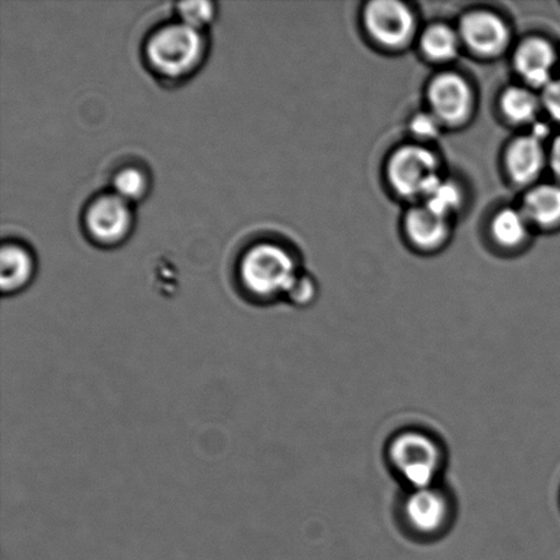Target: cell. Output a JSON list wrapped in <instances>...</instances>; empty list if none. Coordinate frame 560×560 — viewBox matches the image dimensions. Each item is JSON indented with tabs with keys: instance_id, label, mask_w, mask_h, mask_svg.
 <instances>
[{
	"instance_id": "cell-1",
	"label": "cell",
	"mask_w": 560,
	"mask_h": 560,
	"mask_svg": "<svg viewBox=\"0 0 560 560\" xmlns=\"http://www.w3.org/2000/svg\"><path fill=\"white\" fill-rule=\"evenodd\" d=\"M205 31L180 21L167 22L147 37L144 59L159 79L184 80L195 73L206 58Z\"/></svg>"
},
{
	"instance_id": "cell-2",
	"label": "cell",
	"mask_w": 560,
	"mask_h": 560,
	"mask_svg": "<svg viewBox=\"0 0 560 560\" xmlns=\"http://www.w3.org/2000/svg\"><path fill=\"white\" fill-rule=\"evenodd\" d=\"M299 270L283 245L265 241L244 252L238 265L241 289L252 301L270 302L288 294Z\"/></svg>"
},
{
	"instance_id": "cell-3",
	"label": "cell",
	"mask_w": 560,
	"mask_h": 560,
	"mask_svg": "<svg viewBox=\"0 0 560 560\" xmlns=\"http://www.w3.org/2000/svg\"><path fill=\"white\" fill-rule=\"evenodd\" d=\"M387 457L410 490L436 486L444 468L443 447L430 433L419 430L397 433L388 444Z\"/></svg>"
},
{
	"instance_id": "cell-4",
	"label": "cell",
	"mask_w": 560,
	"mask_h": 560,
	"mask_svg": "<svg viewBox=\"0 0 560 560\" xmlns=\"http://www.w3.org/2000/svg\"><path fill=\"white\" fill-rule=\"evenodd\" d=\"M133 224V205L113 190L92 197L82 212V228L86 237L102 248L122 244L128 240Z\"/></svg>"
},
{
	"instance_id": "cell-5",
	"label": "cell",
	"mask_w": 560,
	"mask_h": 560,
	"mask_svg": "<svg viewBox=\"0 0 560 560\" xmlns=\"http://www.w3.org/2000/svg\"><path fill=\"white\" fill-rule=\"evenodd\" d=\"M435 152L422 145H405L393 153L387 166L389 185L405 199H424L442 178Z\"/></svg>"
},
{
	"instance_id": "cell-6",
	"label": "cell",
	"mask_w": 560,
	"mask_h": 560,
	"mask_svg": "<svg viewBox=\"0 0 560 560\" xmlns=\"http://www.w3.org/2000/svg\"><path fill=\"white\" fill-rule=\"evenodd\" d=\"M405 525L419 537H438L448 529L453 503L438 486L410 490L402 504Z\"/></svg>"
},
{
	"instance_id": "cell-7",
	"label": "cell",
	"mask_w": 560,
	"mask_h": 560,
	"mask_svg": "<svg viewBox=\"0 0 560 560\" xmlns=\"http://www.w3.org/2000/svg\"><path fill=\"white\" fill-rule=\"evenodd\" d=\"M364 26L373 42L386 48H399L413 37L416 19L413 11L397 0H375L366 4Z\"/></svg>"
},
{
	"instance_id": "cell-8",
	"label": "cell",
	"mask_w": 560,
	"mask_h": 560,
	"mask_svg": "<svg viewBox=\"0 0 560 560\" xmlns=\"http://www.w3.org/2000/svg\"><path fill=\"white\" fill-rule=\"evenodd\" d=\"M474 91L463 75L442 73L428 86L431 113L442 124L458 125L470 117L474 109Z\"/></svg>"
},
{
	"instance_id": "cell-9",
	"label": "cell",
	"mask_w": 560,
	"mask_h": 560,
	"mask_svg": "<svg viewBox=\"0 0 560 560\" xmlns=\"http://www.w3.org/2000/svg\"><path fill=\"white\" fill-rule=\"evenodd\" d=\"M460 42L480 57H497L509 43V27L501 16L488 10H475L459 22Z\"/></svg>"
},
{
	"instance_id": "cell-10",
	"label": "cell",
	"mask_w": 560,
	"mask_h": 560,
	"mask_svg": "<svg viewBox=\"0 0 560 560\" xmlns=\"http://www.w3.org/2000/svg\"><path fill=\"white\" fill-rule=\"evenodd\" d=\"M558 62L556 47L546 38L530 37L515 49L514 68L530 88H545L553 79Z\"/></svg>"
},
{
	"instance_id": "cell-11",
	"label": "cell",
	"mask_w": 560,
	"mask_h": 560,
	"mask_svg": "<svg viewBox=\"0 0 560 560\" xmlns=\"http://www.w3.org/2000/svg\"><path fill=\"white\" fill-rule=\"evenodd\" d=\"M504 163L515 184L535 183L548 164L545 141L534 133L518 137L508 147Z\"/></svg>"
},
{
	"instance_id": "cell-12",
	"label": "cell",
	"mask_w": 560,
	"mask_h": 560,
	"mask_svg": "<svg viewBox=\"0 0 560 560\" xmlns=\"http://www.w3.org/2000/svg\"><path fill=\"white\" fill-rule=\"evenodd\" d=\"M36 273L35 255L19 241H4L0 249V289L14 295L30 285Z\"/></svg>"
},
{
	"instance_id": "cell-13",
	"label": "cell",
	"mask_w": 560,
	"mask_h": 560,
	"mask_svg": "<svg viewBox=\"0 0 560 560\" xmlns=\"http://www.w3.org/2000/svg\"><path fill=\"white\" fill-rule=\"evenodd\" d=\"M405 232L417 248L435 249L448 237V219L425 205L416 206L406 213Z\"/></svg>"
},
{
	"instance_id": "cell-14",
	"label": "cell",
	"mask_w": 560,
	"mask_h": 560,
	"mask_svg": "<svg viewBox=\"0 0 560 560\" xmlns=\"http://www.w3.org/2000/svg\"><path fill=\"white\" fill-rule=\"evenodd\" d=\"M530 226L546 230L560 226V184H541L526 191L523 208Z\"/></svg>"
},
{
	"instance_id": "cell-15",
	"label": "cell",
	"mask_w": 560,
	"mask_h": 560,
	"mask_svg": "<svg viewBox=\"0 0 560 560\" xmlns=\"http://www.w3.org/2000/svg\"><path fill=\"white\" fill-rule=\"evenodd\" d=\"M530 223L521 210L503 208L493 217L491 234L493 241L504 249H515L528 240Z\"/></svg>"
},
{
	"instance_id": "cell-16",
	"label": "cell",
	"mask_w": 560,
	"mask_h": 560,
	"mask_svg": "<svg viewBox=\"0 0 560 560\" xmlns=\"http://www.w3.org/2000/svg\"><path fill=\"white\" fill-rule=\"evenodd\" d=\"M460 37L453 27L443 24L431 25L421 35L420 47L433 62H448L457 57Z\"/></svg>"
},
{
	"instance_id": "cell-17",
	"label": "cell",
	"mask_w": 560,
	"mask_h": 560,
	"mask_svg": "<svg viewBox=\"0 0 560 560\" xmlns=\"http://www.w3.org/2000/svg\"><path fill=\"white\" fill-rule=\"evenodd\" d=\"M541 107V98L525 86H510L502 93L501 109L510 122L523 125L535 120Z\"/></svg>"
},
{
	"instance_id": "cell-18",
	"label": "cell",
	"mask_w": 560,
	"mask_h": 560,
	"mask_svg": "<svg viewBox=\"0 0 560 560\" xmlns=\"http://www.w3.org/2000/svg\"><path fill=\"white\" fill-rule=\"evenodd\" d=\"M151 188V178L140 164H126L114 173L112 190L130 205L145 199Z\"/></svg>"
},
{
	"instance_id": "cell-19",
	"label": "cell",
	"mask_w": 560,
	"mask_h": 560,
	"mask_svg": "<svg viewBox=\"0 0 560 560\" xmlns=\"http://www.w3.org/2000/svg\"><path fill=\"white\" fill-rule=\"evenodd\" d=\"M463 200V190L452 179L441 178L422 199V205L430 207L439 215L450 219L459 210Z\"/></svg>"
},
{
	"instance_id": "cell-20",
	"label": "cell",
	"mask_w": 560,
	"mask_h": 560,
	"mask_svg": "<svg viewBox=\"0 0 560 560\" xmlns=\"http://www.w3.org/2000/svg\"><path fill=\"white\" fill-rule=\"evenodd\" d=\"M175 13L178 21L195 27V30L205 31L217 15V4L210 0H197V2H180L175 4Z\"/></svg>"
},
{
	"instance_id": "cell-21",
	"label": "cell",
	"mask_w": 560,
	"mask_h": 560,
	"mask_svg": "<svg viewBox=\"0 0 560 560\" xmlns=\"http://www.w3.org/2000/svg\"><path fill=\"white\" fill-rule=\"evenodd\" d=\"M442 122L432 113L417 114L410 122V130L417 139L430 141L441 133Z\"/></svg>"
},
{
	"instance_id": "cell-22",
	"label": "cell",
	"mask_w": 560,
	"mask_h": 560,
	"mask_svg": "<svg viewBox=\"0 0 560 560\" xmlns=\"http://www.w3.org/2000/svg\"><path fill=\"white\" fill-rule=\"evenodd\" d=\"M315 283L307 276H302L299 273V277L295 278L293 284L285 294V299H288L291 304L294 305H306L313 300L315 296Z\"/></svg>"
},
{
	"instance_id": "cell-23",
	"label": "cell",
	"mask_w": 560,
	"mask_h": 560,
	"mask_svg": "<svg viewBox=\"0 0 560 560\" xmlns=\"http://www.w3.org/2000/svg\"><path fill=\"white\" fill-rule=\"evenodd\" d=\"M541 106L556 122L560 124V77L542 90Z\"/></svg>"
},
{
	"instance_id": "cell-24",
	"label": "cell",
	"mask_w": 560,
	"mask_h": 560,
	"mask_svg": "<svg viewBox=\"0 0 560 560\" xmlns=\"http://www.w3.org/2000/svg\"><path fill=\"white\" fill-rule=\"evenodd\" d=\"M548 164L560 180V135L552 141L550 150H548Z\"/></svg>"
}]
</instances>
